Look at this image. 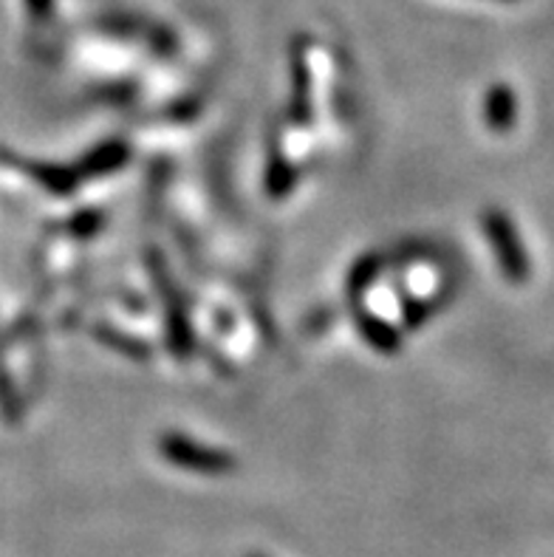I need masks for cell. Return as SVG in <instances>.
Wrapping results in <instances>:
<instances>
[{"mask_svg":"<svg viewBox=\"0 0 554 557\" xmlns=\"http://www.w3.org/2000/svg\"><path fill=\"white\" fill-rule=\"evenodd\" d=\"M162 456L168 461H173L176 467L189 470V473H204V475L230 473V467L235 465L226 453L204 447L198 445V442H193V438H184V436H164Z\"/></svg>","mask_w":554,"mask_h":557,"instance_id":"1","label":"cell"},{"mask_svg":"<svg viewBox=\"0 0 554 557\" xmlns=\"http://www.w3.org/2000/svg\"><path fill=\"white\" fill-rule=\"evenodd\" d=\"M487 233H490V240H492V249L498 252L501 263H504V269L509 272L513 277H520L524 275V258H520V247L518 240H515V233L513 226H509V221L501 219V215H487Z\"/></svg>","mask_w":554,"mask_h":557,"instance_id":"2","label":"cell"},{"mask_svg":"<svg viewBox=\"0 0 554 557\" xmlns=\"http://www.w3.org/2000/svg\"><path fill=\"white\" fill-rule=\"evenodd\" d=\"M515 116V102L513 94L506 91V88H495L487 99V122L492 127H509Z\"/></svg>","mask_w":554,"mask_h":557,"instance_id":"3","label":"cell"}]
</instances>
